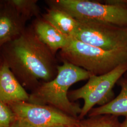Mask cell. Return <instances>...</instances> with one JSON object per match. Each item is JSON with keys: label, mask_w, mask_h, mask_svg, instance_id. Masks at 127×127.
<instances>
[{"label": "cell", "mask_w": 127, "mask_h": 127, "mask_svg": "<svg viewBox=\"0 0 127 127\" xmlns=\"http://www.w3.org/2000/svg\"><path fill=\"white\" fill-rule=\"evenodd\" d=\"M59 56L62 62L73 64L92 74L101 75L127 62V50H104L72 37L68 45L59 51Z\"/></svg>", "instance_id": "3957f363"}, {"label": "cell", "mask_w": 127, "mask_h": 127, "mask_svg": "<svg viewBox=\"0 0 127 127\" xmlns=\"http://www.w3.org/2000/svg\"><path fill=\"white\" fill-rule=\"evenodd\" d=\"M118 117L112 115H102L81 120L79 127H120Z\"/></svg>", "instance_id": "5bb4252c"}, {"label": "cell", "mask_w": 127, "mask_h": 127, "mask_svg": "<svg viewBox=\"0 0 127 127\" xmlns=\"http://www.w3.org/2000/svg\"><path fill=\"white\" fill-rule=\"evenodd\" d=\"M50 8L62 9L79 21L106 23L127 27V3L125 0H52Z\"/></svg>", "instance_id": "277c9868"}, {"label": "cell", "mask_w": 127, "mask_h": 127, "mask_svg": "<svg viewBox=\"0 0 127 127\" xmlns=\"http://www.w3.org/2000/svg\"><path fill=\"white\" fill-rule=\"evenodd\" d=\"M16 117L8 105L0 100V127H8Z\"/></svg>", "instance_id": "9a60e30c"}, {"label": "cell", "mask_w": 127, "mask_h": 127, "mask_svg": "<svg viewBox=\"0 0 127 127\" xmlns=\"http://www.w3.org/2000/svg\"><path fill=\"white\" fill-rule=\"evenodd\" d=\"M125 79H126V80H127V77L126 78H125Z\"/></svg>", "instance_id": "44dd1931"}, {"label": "cell", "mask_w": 127, "mask_h": 127, "mask_svg": "<svg viewBox=\"0 0 127 127\" xmlns=\"http://www.w3.org/2000/svg\"><path fill=\"white\" fill-rule=\"evenodd\" d=\"M0 55L21 84L49 82L57 74L55 55L32 27L26 28L19 36L1 46Z\"/></svg>", "instance_id": "6da1fadb"}, {"label": "cell", "mask_w": 127, "mask_h": 127, "mask_svg": "<svg viewBox=\"0 0 127 127\" xmlns=\"http://www.w3.org/2000/svg\"><path fill=\"white\" fill-rule=\"evenodd\" d=\"M127 72L126 62L104 74H91L88 82L84 86L68 92V98L71 101L79 99L84 100V105L79 116L80 120H82L96 104L102 106L113 100V87Z\"/></svg>", "instance_id": "5b68a950"}, {"label": "cell", "mask_w": 127, "mask_h": 127, "mask_svg": "<svg viewBox=\"0 0 127 127\" xmlns=\"http://www.w3.org/2000/svg\"><path fill=\"white\" fill-rule=\"evenodd\" d=\"M5 1L11 6L26 22L39 14L40 9L36 0H8Z\"/></svg>", "instance_id": "4fadbf2b"}, {"label": "cell", "mask_w": 127, "mask_h": 127, "mask_svg": "<svg viewBox=\"0 0 127 127\" xmlns=\"http://www.w3.org/2000/svg\"><path fill=\"white\" fill-rule=\"evenodd\" d=\"M16 118L34 127L79 126L80 121L50 105L19 102L9 104Z\"/></svg>", "instance_id": "52a82bcc"}, {"label": "cell", "mask_w": 127, "mask_h": 127, "mask_svg": "<svg viewBox=\"0 0 127 127\" xmlns=\"http://www.w3.org/2000/svg\"><path fill=\"white\" fill-rule=\"evenodd\" d=\"M78 21L77 32L73 38L104 50H127V27Z\"/></svg>", "instance_id": "8992f818"}, {"label": "cell", "mask_w": 127, "mask_h": 127, "mask_svg": "<svg viewBox=\"0 0 127 127\" xmlns=\"http://www.w3.org/2000/svg\"><path fill=\"white\" fill-rule=\"evenodd\" d=\"M1 59V57H0V59Z\"/></svg>", "instance_id": "ffe728a7"}, {"label": "cell", "mask_w": 127, "mask_h": 127, "mask_svg": "<svg viewBox=\"0 0 127 127\" xmlns=\"http://www.w3.org/2000/svg\"><path fill=\"white\" fill-rule=\"evenodd\" d=\"M120 127H127V116L125 117V119L123 123L120 124Z\"/></svg>", "instance_id": "e0dca14e"}, {"label": "cell", "mask_w": 127, "mask_h": 127, "mask_svg": "<svg viewBox=\"0 0 127 127\" xmlns=\"http://www.w3.org/2000/svg\"><path fill=\"white\" fill-rule=\"evenodd\" d=\"M53 127H79V126H69V125H61L56 126Z\"/></svg>", "instance_id": "ac0fdd59"}, {"label": "cell", "mask_w": 127, "mask_h": 127, "mask_svg": "<svg viewBox=\"0 0 127 127\" xmlns=\"http://www.w3.org/2000/svg\"><path fill=\"white\" fill-rule=\"evenodd\" d=\"M119 84L121 88L119 94L109 103L97 108H93L89 113L90 117L102 115L127 116V80L122 79Z\"/></svg>", "instance_id": "7c38bea8"}, {"label": "cell", "mask_w": 127, "mask_h": 127, "mask_svg": "<svg viewBox=\"0 0 127 127\" xmlns=\"http://www.w3.org/2000/svg\"><path fill=\"white\" fill-rule=\"evenodd\" d=\"M4 2V6L0 10V48L19 36L26 28V22Z\"/></svg>", "instance_id": "9c48e42d"}, {"label": "cell", "mask_w": 127, "mask_h": 127, "mask_svg": "<svg viewBox=\"0 0 127 127\" xmlns=\"http://www.w3.org/2000/svg\"><path fill=\"white\" fill-rule=\"evenodd\" d=\"M4 1H1V0H0V10L3 7V6H4Z\"/></svg>", "instance_id": "d6986e66"}, {"label": "cell", "mask_w": 127, "mask_h": 127, "mask_svg": "<svg viewBox=\"0 0 127 127\" xmlns=\"http://www.w3.org/2000/svg\"><path fill=\"white\" fill-rule=\"evenodd\" d=\"M8 127H34L22 120L16 118Z\"/></svg>", "instance_id": "2e32d148"}, {"label": "cell", "mask_w": 127, "mask_h": 127, "mask_svg": "<svg viewBox=\"0 0 127 127\" xmlns=\"http://www.w3.org/2000/svg\"><path fill=\"white\" fill-rule=\"evenodd\" d=\"M32 27L40 40L54 55L69 42L70 37L64 35L42 17L35 19Z\"/></svg>", "instance_id": "30bf717a"}, {"label": "cell", "mask_w": 127, "mask_h": 127, "mask_svg": "<svg viewBox=\"0 0 127 127\" xmlns=\"http://www.w3.org/2000/svg\"><path fill=\"white\" fill-rule=\"evenodd\" d=\"M29 95L1 58L0 59V100L9 105L28 102Z\"/></svg>", "instance_id": "ba28073f"}, {"label": "cell", "mask_w": 127, "mask_h": 127, "mask_svg": "<svg viewBox=\"0 0 127 127\" xmlns=\"http://www.w3.org/2000/svg\"><path fill=\"white\" fill-rule=\"evenodd\" d=\"M57 66V74L53 79L43 82L29 95L28 102L50 104L64 113L77 119L82 108L69 100L68 90L77 82L89 79L91 73L65 61Z\"/></svg>", "instance_id": "7a4b0ae2"}, {"label": "cell", "mask_w": 127, "mask_h": 127, "mask_svg": "<svg viewBox=\"0 0 127 127\" xmlns=\"http://www.w3.org/2000/svg\"><path fill=\"white\" fill-rule=\"evenodd\" d=\"M42 18L68 37H73L77 32L78 21L62 9L50 8Z\"/></svg>", "instance_id": "8fae6325"}]
</instances>
